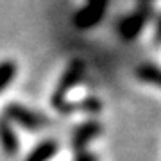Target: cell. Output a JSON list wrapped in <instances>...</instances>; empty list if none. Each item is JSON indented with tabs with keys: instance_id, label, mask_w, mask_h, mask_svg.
Wrapping results in <instances>:
<instances>
[{
	"instance_id": "cell-6",
	"label": "cell",
	"mask_w": 161,
	"mask_h": 161,
	"mask_svg": "<svg viewBox=\"0 0 161 161\" xmlns=\"http://www.w3.org/2000/svg\"><path fill=\"white\" fill-rule=\"evenodd\" d=\"M0 147L6 152L7 158H14L20 150V142H18L16 131L13 129L11 122L6 116L0 118Z\"/></svg>"
},
{
	"instance_id": "cell-8",
	"label": "cell",
	"mask_w": 161,
	"mask_h": 161,
	"mask_svg": "<svg viewBox=\"0 0 161 161\" xmlns=\"http://www.w3.org/2000/svg\"><path fill=\"white\" fill-rule=\"evenodd\" d=\"M136 77L140 80H143L147 84H152V86L161 88V68L156 66V64H140L136 68Z\"/></svg>"
},
{
	"instance_id": "cell-1",
	"label": "cell",
	"mask_w": 161,
	"mask_h": 161,
	"mask_svg": "<svg viewBox=\"0 0 161 161\" xmlns=\"http://www.w3.org/2000/svg\"><path fill=\"white\" fill-rule=\"evenodd\" d=\"M84 68H86V64L80 59H72L68 63L66 70L63 72L61 79H59L58 86L52 93L50 104L54 106V109H58L63 115H72V113L77 111L75 102H68V93L80 82L82 75H84Z\"/></svg>"
},
{
	"instance_id": "cell-13",
	"label": "cell",
	"mask_w": 161,
	"mask_h": 161,
	"mask_svg": "<svg viewBox=\"0 0 161 161\" xmlns=\"http://www.w3.org/2000/svg\"><path fill=\"white\" fill-rule=\"evenodd\" d=\"M88 4H97V6L108 7V4H109V0H88Z\"/></svg>"
},
{
	"instance_id": "cell-12",
	"label": "cell",
	"mask_w": 161,
	"mask_h": 161,
	"mask_svg": "<svg viewBox=\"0 0 161 161\" xmlns=\"http://www.w3.org/2000/svg\"><path fill=\"white\" fill-rule=\"evenodd\" d=\"M74 161H98L92 152H88V150H80V152H75V158Z\"/></svg>"
},
{
	"instance_id": "cell-11",
	"label": "cell",
	"mask_w": 161,
	"mask_h": 161,
	"mask_svg": "<svg viewBox=\"0 0 161 161\" xmlns=\"http://www.w3.org/2000/svg\"><path fill=\"white\" fill-rule=\"evenodd\" d=\"M152 38H154V45L161 47V13L158 14V18H156V25H154V34H152Z\"/></svg>"
},
{
	"instance_id": "cell-9",
	"label": "cell",
	"mask_w": 161,
	"mask_h": 161,
	"mask_svg": "<svg viewBox=\"0 0 161 161\" xmlns=\"http://www.w3.org/2000/svg\"><path fill=\"white\" fill-rule=\"evenodd\" d=\"M16 77V63L11 59L0 61V93L4 92Z\"/></svg>"
},
{
	"instance_id": "cell-10",
	"label": "cell",
	"mask_w": 161,
	"mask_h": 161,
	"mask_svg": "<svg viewBox=\"0 0 161 161\" xmlns=\"http://www.w3.org/2000/svg\"><path fill=\"white\" fill-rule=\"evenodd\" d=\"M75 109L80 113H86V115H98L102 111V102L100 98L90 95V97L82 98L80 102H75Z\"/></svg>"
},
{
	"instance_id": "cell-4",
	"label": "cell",
	"mask_w": 161,
	"mask_h": 161,
	"mask_svg": "<svg viewBox=\"0 0 161 161\" xmlns=\"http://www.w3.org/2000/svg\"><path fill=\"white\" fill-rule=\"evenodd\" d=\"M102 134V124L97 120V118H90V120L82 122L74 129L72 132V149L75 152H80V150H86L88 143L92 142L93 138H97Z\"/></svg>"
},
{
	"instance_id": "cell-5",
	"label": "cell",
	"mask_w": 161,
	"mask_h": 161,
	"mask_svg": "<svg viewBox=\"0 0 161 161\" xmlns=\"http://www.w3.org/2000/svg\"><path fill=\"white\" fill-rule=\"evenodd\" d=\"M106 9L108 7L97 6V4H86L84 7H80L79 11L75 13L74 16L75 27H79V29H92V27H95L104 18Z\"/></svg>"
},
{
	"instance_id": "cell-2",
	"label": "cell",
	"mask_w": 161,
	"mask_h": 161,
	"mask_svg": "<svg viewBox=\"0 0 161 161\" xmlns=\"http://www.w3.org/2000/svg\"><path fill=\"white\" fill-rule=\"evenodd\" d=\"M4 116H6L9 122L20 125L22 129L25 131H31V132H36V131H41L48 125V120H47L45 115L41 113H36V111L25 108L22 104L18 102H11L6 106L4 109Z\"/></svg>"
},
{
	"instance_id": "cell-14",
	"label": "cell",
	"mask_w": 161,
	"mask_h": 161,
	"mask_svg": "<svg viewBox=\"0 0 161 161\" xmlns=\"http://www.w3.org/2000/svg\"><path fill=\"white\" fill-rule=\"evenodd\" d=\"M150 2H152V0H140L138 4H150Z\"/></svg>"
},
{
	"instance_id": "cell-3",
	"label": "cell",
	"mask_w": 161,
	"mask_h": 161,
	"mask_svg": "<svg viewBox=\"0 0 161 161\" xmlns=\"http://www.w3.org/2000/svg\"><path fill=\"white\" fill-rule=\"evenodd\" d=\"M150 16H152V7H150V4H138V9L120 22L118 32H120L122 40H125V41L134 40L143 31L145 23L149 22Z\"/></svg>"
},
{
	"instance_id": "cell-7",
	"label": "cell",
	"mask_w": 161,
	"mask_h": 161,
	"mask_svg": "<svg viewBox=\"0 0 161 161\" xmlns=\"http://www.w3.org/2000/svg\"><path fill=\"white\" fill-rule=\"evenodd\" d=\"M58 150H59V143L56 140H43L31 150L23 161H50L58 154Z\"/></svg>"
}]
</instances>
